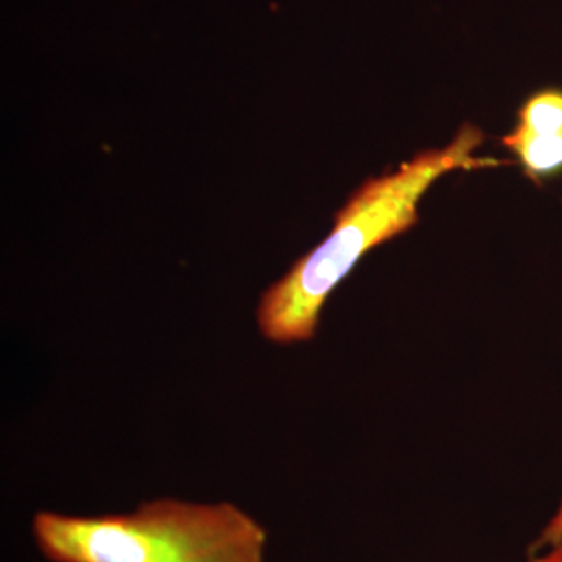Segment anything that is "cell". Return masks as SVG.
I'll use <instances>...</instances> for the list:
<instances>
[{"label": "cell", "instance_id": "obj_3", "mask_svg": "<svg viewBox=\"0 0 562 562\" xmlns=\"http://www.w3.org/2000/svg\"><path fill=\"white\" fill-rule=\"evenodd\" d=\"M503 144L516 155L525 173L538 180L562 171V91L536 92L517 114Z\"/></svg>", "mask_w": 562, "mask_h": 562}, {"label": "cell", "instance_id": "obj_2", "mask_svg": "<svg viewBox=\"0 0 562 562\" xmlns=\"http://www.w3.org/2000/svg\"><path fill=\"white\" fill-rule=\"evenodd\" d=\"M32 535L50 562H266L268 532L232 502L157 498L131 513L40 512Z\"/></svg>", "mask_w": 562, "mask_h": 562}, {"label": "cell", "instance_id": "obj_5", "mask_svg": "<svg viewBox=\"0 0 562 562\" xmlns=\"http://www.w3.org/2000/svg\"><path fill=\"white\" fill-rule=\"evenodd\" d=\"M530 562H562V543L561 546L554 547L552 552L547 553L546 557L538 558Z\"/></svg>", "mask_w": 562, "mask_h": 562}, {"label": "cell", "instance_id": "obj_4", "mask_svg": "<svg viewBox=\"0 0 562 562\" xmlns=\"http://www.w3.org/2000/svg\"><path fill=\"white\" fill-rule=\"evenodd\" d=\"M562 543V502L558 512L554 513L552 520L549 525L543 528L542 535L539 536L538 541L532 543L531 552H538V550L554 549V547L561 546Z\"/></svg>", "mask_w": 562, "mask_h": 562}, {"label": "cell", "instance_id": "obj_1", "mask_svg": "<svg viewBox=\"0 0 562 562\" xmlns=\"http://www.w3.org/2000/svg\"><path fill=\"white\" fill-rule=\"evenodd\" d=\"M483 132L464 125L442 149L420 151L397 171L368 179L335 214L331 232L261 294L257 324L266 341H312L331 292L375 247L419 221V203L436 180L453 171L494 168L503 160L479 157Z\"/></svg>", "mask_w": 562, "mask_h": 562}]
</instances>
